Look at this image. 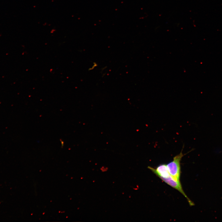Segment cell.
Returning <instances> with one entry per match:
<instances>
[{
    "instance_id": "cell-3",
    "label": "cell",
    "mask_w": 222,
    "mask_h": 222,
    "mask_svg": "<svg viewBox=\"0 0 222 222\" xmlns=\"http://www.w3.org/2000/svg\"><path fill=\"white\" fill-rule=\"evenodd\" d=\"M148 168L159 178H166L170 175L166 165L165 164H160L156 168L149 166Z\"/></svg>"
},
{
    "instance_id": "cell-2",
    "label": "cell",
    "mask_w": 222,
    "mask_h": 222,
    "mask_svg": "<svg viewBox=\"0 0 222 222\" xmlns=\"http://www.w3.org/2000/svg\"><path fill=\"white\" fill-rule=\"evenodd\" d=\"M159 178L167 184L180 192L186 198L190 206L194 205V203L188 198L184 191L180 181H177L175 180L171 175L166 178L162 177Z\"/></svg>"
},
{
    "instance_id": "cell-1",
    "label": "cell",
    "mask_w": 222,
    "mask_h": 222,
    "mask_svg": "<svg viewBox=\"0 0 222 222\" xmlns=\"http://www.w3.org/2000/svg\"><path fill=\"white\" fill-rule=\"evenodd\" d=\"M183 148L180 153L173 158L172 161L166 165L170 175L175 180L180 181L181 174L180 161L184 155L182 153Z\"/></svg>"
}]
</instances>
